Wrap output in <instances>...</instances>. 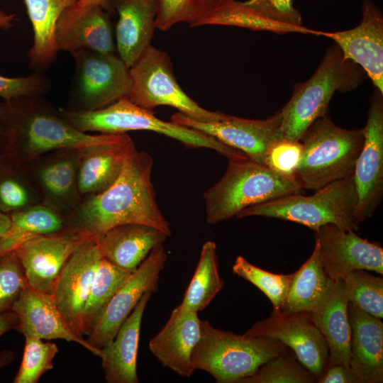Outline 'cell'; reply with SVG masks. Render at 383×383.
<instances>
[{"label": "cell", "mask_w": 383, "mask_h": 383, "mask_svg": "<svg viewBox=\"0 0 383 383\" xmlns=\"http://www.w3.org/2000/svg\"><path fill=\"white\" fill-rule=\"evenodd\" d=\"M152 165V157L138 151L132 141L115 182L104 192L83 198L66 218L67 225L94 235L116 226L139 223L170 236V224L155 200Z\"/></svg>", "instance_id": "6da1fadb"}, {"label": "cell", "mask_w": 383, "mask_h": 383, "mask_svg": "<svg viewBox=\"0 0 383 383\" xmlns=\"http://www.w3.org/2000/svg\"><path fill=\"white\" fill-rule=\"evenodd\" d=\"M2 106L9 131L8 159L19 167L52 150L84 149L128 136L127 133L91 135L82 132L42 96L3 101Z\"/></svg>", "instance_id": "7a4b0ae2"}, {"label": "cell", "mask_w": 383, "mask_h": 383, "mask_svg": "<svg viewBox=\"0 0 383 383\" xmlns=\"http://www.w3.org/2000/svg\"><path fill=\"white\" fill-rule=\"evenodd\" d=\"M366 76L359 65L344 57L335 43L328 48L313 75L294 86L291 98L279 110L283 140L298 141L315 120L328 112L336 91L357 88Z\"/></svg>", "instance_id": "3957f363"}, {"label": "cell", "mask_w": 383, "mask_h": 383, "mask_svg": "<svg viewBox=\"0 0 383 383\" xmlns=\"http://www.w3.org/2000/svg\"><path fill=\"white\" fill-rule=\"evenodd\" d=\"M221 179L204 193L206 221L228 220L244 209L292 194H303L296 176L280 174L248 157L228 160Z\"/></svg>", "instance_id": "277c9868"}, {"label": "cell", "mask_w": 383, "mask_h": 383, "mask_svg": "<svg viewBox=\"0 0 383 383\" xmlns=\"http://www.w3.org/2000/svg\"><path fill=\"white\" fill-rule=\"evenodd\" d=\"M287 350L279 340L238 335L201 322V334L192 353L194 370L209 373L218 383H239Z\"/></svg>", "instance_id": "5b68a950"}, {"label": "cell", "mask_w": 383, "mask_h": 383, "mask_svg": "<svg viewBox=\"0 0 383 383\" xmlns=\"http://www.w3.org/2000/svg\"><path fill=\"white\" fill-rule=\"evenodd\" d=\"M62 117L77 130L100 134H123L132 131H150L173 138L187 148H205L216 150L228 160L248 157L243 152L229 147L200 131L165 121L128 98L92 111L58 109Z\"/></svg>", "instance_id": "8992f818"}, {"label": "cell", "mask_w": 383, "mask_h": 383, "mask_svg": "<svg viewBox=\"0 0 383 383\" xmlns=\"http://www.w3.org/2000/svg\"><path fill=\"white\" fill-rule=\"evenodd\" d=\"M299 140L302 150L295 176L304 189L317 190L353 173L364 134L362 128L336 126L327 112L315 120Z\"/></svg>", "instance_id": "52a82bcc"}, {"label": "cell", "mask_w": 383, "mask_h": 383, "mask_svg": "<svg viewBox=\"0 0 383 383\" xmlns=\"http://www.w3.org/2000/svg\"><path fill=\"white\" fill-rule=\"evenodd\" d=\"M315 191L309 196L292 194L250 206L240 211L236 217L275 218L298 223L314 231L327 223L346 230H358L353 173Z\"/></svg>", "instance_id": "ba28073f"}, {"label": "cell", "mask_w": 383, "mask_h": 383, "mask_svg": "<svg viewBox=\"0 0 383 383\" xmlns=\"http://www.w3.org/2000/svg\"><path fill=\"white\" fill-rule=\"evenodd\" d=\"M131 86L128 99L150 111L160 106L177 109L187 116L202 122L221 120L225 113L211 111L191 99L178 84L169 55L152 45L129 68Z\"/></svg>", "instance_id": "9c48e42d"}, {"label": "cell", "mask_w": 383, "mask_h": 383, "mask_svg": "<svg viewBox=\"0 0 383 383\" xmlns=\"http://www.w3.org/2000/svg\"><path fill=\"white\" fill-rule=\"evenodd\" d=\"M74 62L67 109L92 111L128 98L129 67L118 55L82 49L71 53Z\"/></svg>", "instance_id": "30bf717a"}, {"label": "cell", "mask_w": 383, "mask_h": 383, "mask_svg": "<svg viewBox=\"0 0 383 383\" xmlns=\"http://www.w3.org/2000/svg\"><path fill=\"white\" fill-rule=\"evenodd\" d=\"M83 150H52L22 166L40 203L65 218L82 201L78 189V170Z\"/></svg>", "instance_id": "8fae6325"}, {"label": "cell", "mask_w": 383, "mask_h": 383, "mask_svg": "<svg viewBox=\"0 0 383 383\" xmlns=\"http://www.w3.org/2000/svg\"><path fill=\"white\" fill-rule=\"evenodd\" d=\"M362 131L364 144L353 171L359 226L373 216L383 198V93L375 87Z\"/></svg>", "instance_id": "7c38bea8"}, {"label": "cell", "mask_w": 383, "mask_h": 383, "mask_svg": "<svg viewBox=\"0 0 383 383\" xmlns=\"http://www.w3.org/2000/svg\"><path fill=\"white\" fill-rule=\"evenodd\" d=\"M170 121L210 135L265 165L270 148L283 140L280 111L265 119H246L226 114L218 121L202 122L177 112Z\"/></svg>", "instance_id": "4fadbf2b"}, {"label": "cell", "mask_w": 383, "mask_h": 383, "mask_svg": "<svg viewBox=\"0 0 383 383\" xmlns=\"http://www.w3.org/2000/svg\"><path fill=\"white\" fill-rule=\"evenodd\" d=\"M245 333L280 341L291 348L299 362L318 379L328 366L326 341L310 311L273 310L269 318L256 322Z\"/></svg>", "instance_id": "5bb4252c"}, {"label": "cell", "mask_w": 383, "mask_h": 383, "mask_svg": "<svg viewBox=\"0 0 383 383\" xmlns=\"http://www.w3.org/2000/svg\"><path fill=\"white\" fill-rule=\"evenodd\" d=\"M167 257L163 244L152 248L115 293L99 318L87 339L91 345L101 350L111 341L142 296L148 291H157L160 274Z\"/></svg>", "instance_id": "9a60e30c"}, {"label": "cell", "mask_w": 383, "mask_h": 383, "mask_svg": "<svg viewBox=\"0 0 383 383\" xmlns=\"http://www.w3.org/2000/svg\"><path fill=\"white\" fill-rule=\"evenodd\" d=\"M93 235L78 228L67 226L61 231L33 238L16 250L28 284L52 294L62 267L75 249Z\"/></svg>", "instance_id": "2e32d148"}, {"label": "cell", "mask_w": 383, "mask_h": 383, "mask_svg": "<svg viewBox=\"0 0 383 383\" xmlns=\"http://www.w3.org/2000/svg\"><path fill=\"white\" fill-rule=\"evenodd\" d=\"M94 235L73 252L55 282L52 296L70 328L83 337L82 315L101 259Z\"/></svg>", "instance_id": "e0dca14e"}, {"label": "cell", "mask_w": 383, "mask_h": 383, "mask_svg": "<svg viewBox=\"0 0 383 383\" xmlns=\"http://www.w3.org/2000/svg\"><path fill=\"white\" fill-rule=\"evenodd\" d=\"M323 269L333 279H343L355 270L383 274V248L333 223L315 231Z\"/></svg>", "instance_id": "ac0fdd59"}, {"label": "cell", "mask_w": 383, "mask_h": 383, "mask_svg": "<svg viewBox=\"0 0 383 383\" xmlns=\"http://www.w3.org/2000/svg\"><path fill=\"white\" fill-rule=\"evenodd\" d=\"M316 35L333 40L344 57L359 65L383 93V16L371 0L363 1L357 26L342 31L316 30Z\"/></svg>", "instance_id": "d6986e66"}, {"label": "cell", "mask_w": 383, "mask_h": 383, "mask_svg": "<svg viewBox=\"0 0 383 383\" xmlns=\"http://www.w3.org/2000/svg\"><path fill=\"white\" fill-rule=\"evenodd\" d=\"M18 316V331L42 340L62 339L81 345L100 357L101 351L76 334L60 313L52 294L36 290L29 285L11 308Z\"/></svg>", "instance_id": "ffe728a7"}, {"label": "cell", "mask_w": 383, "mask_h": 383, "mask_svg": "<svg viewBox=\"0 0 383 383\" xmlns=\"http://www.w3.org/2000/svg\"><path fill=\"white\" fill-rule=\"evenodd\" d=\"M198 313L177 306L163 328L150 340L149 349L165 367L189 377L194 372L191 356L201 334Z\"/></svg>", "instance_id": "44dd1931"}, {"label": "cell", "mask_w": 383, "mask_h": 383, "mask_svg": "<svg viewBox=\"0 0 383 383\" xmlns=\"http://www.w3.org/2000/svg\"><path fill=\"white\" fill-rule=\"evenodd\" d=\"M118 14L116 46L118 56L131 67L151 45L159 0H110Z\"/></svg>", "instance_id": "7402d4cb"}, {"label": "cell", "mask_w": 383, "mask_h": 383, "mask_svg": "<svg viewBox=\"0 0 383 383\" xmlns=\"http://www.w3.org/2000/svg\"><path fill=\"white\" fill-rule=\"evenodd\" d=\"M350 367L364 383L383 382V323L348 302Z\"/></svg>", "instance_id": "603a6c76"}, {"label": "cell", "mask_w": 383, "mask_h": 383, "mask_svg": "<svg viewBox=\"0 0 383 383\" xmlns=\"http://www.w3.org/2000/svg\"><path fill=\"white\" fill-rule=\"evenodd\" d=\"M94 236L102 257L132 272L153 248L169 237L154 227L139 223L116 226Z\"/></svg>", "instance_id": "cb8c5ba5"}, {"label": "cell", "mask_w": 383, "mask_h": 383, "mask_svg": "<svg viewBox=\"0 0 383 383\" xmlns=\"http://www.w3.org/2000/svg\"><path fill=\"white\" fill-rule=\"evenodd\" d=\"M348 302L343 281L332 280L321 299L310 311L313 323L326 341L328 366H350Z\"/></svg>", "instance_id": "d4e9b609"}, {"label": "cell", "mask_w": 383, "mask_h": 383, "mask_svg": "<svg viewBox=\"0 0 383 383\" xmlns=\"http://www.w3.org/2000/svg\"><path fill=\"white\" fill-rule=\"evenodd\" d=\"M152 292H146L120 326L113 339L101 349V365L108 383H138L137 355L141 321Z\"/></svg>", "instance_id": "484cf974"}, {"label": "cell", "mask_w": 383, "mask_h": 383, "mask_svg": "<svg viewBox=\"0 0 383 383\" xmlns=\"http://www.w3.org/2000/svg\"><path fill=\"white\" fill-rule=\"evenodd\" d=\"M109 15L102 7L94 5L70 22L57 25L55 37L59 50L72 53L88 49L113 53L116 45Z\"/></svg>", "instance_id": "4316f807"}, {"label": "cell", "mask_w": 383, "mask_h": 383, "mask_svg": "<svg viewBox=\"0 0 383 383\" xmlns=\"http://www.w3.org/2000/svg\"><path fill=\"white\" fill-rule=\"evenodd\" d=\"M132 141L128 135L119 141L83 150L78 170V189L82 199L104 192L115 182Z\"/></svg>", "instance_id": "83f0119b"}, {"label": "cell", "mask_w": 383, "mask_h": 383, "mask_svg": "<svg viewBox=\"0 0 383 383\" xmlns=\"http://www.w3.org/2000/svg\"><path fill=\"white\" fill-rule=\"evenodd\" d=\"M77 1L23 0L33 31V43L27 56L29 67L35 72H43L56 60L58 19L63 11Z\"/></svg>", "instance_id": "f1b7e54d"}, {"label": "cell", "mask_w": 383, "mask_h": 383, "mask_svg": "<svg viewBox=\"0 0 383 383\" xmlns=\"http://www.w3.org/2000/svg\"><path fill=\"white\" fill-rule=\"evenodd\" d=\"M9 216L10 227L0 236V257L33 238L58 232L67 226L62 214L42 204Z\"/></svg>", "instance_id": "f546056e"}, {"label": "cell", "mask_w": 383, "mask_h": 383, "mask_svg": "<svg viewBox=\"0 0 383 383\" xmlns=\"http://www.w3.org/2000/svg\"><path fill=\"white\" fill-rule=\"evenodd\" d=\"M331 279L322 265L316 240L310 257L293 273L282 312L311 311L326 292Z\"/></svg>", "instance_id": "4dcf8cb0"}, {"label": "cell", "mask_w": 383, "mask_h": 383, "mask_svg": "<svg viewBox=\"0 0 383 383\" xmlns=\"http://www.w3.org/2000/svg\"><path fill=\"white\" fill-rule=\"evenodd\" d=\"M216 257V245L208 240L204 243L194 274L179 306L198 313L204 310L221 290Z\"/></svg>", "instance_id": "1f68e13d"}, {"label": "cell", "mask_w": 383, "mask_h": 383, "mask_svg": "<svg viewBox=\"0 0 383 383\" xmlns=\"http://www.w3.org/2000/svg\"><path fill=\"white\" fill-rule=\"evenodd\" d=\"M132 272L101 257L82 315V335H89L115 293Z\"/></svg>", "instance_id": "d6a6232c"}, {"label": "cell", "mask_w": 383, "mask_h": 383, "mask_svg": "<svg viewBox=\"0 0 383 383\" xmlns=\"http://www.w3.org/2000/svg\"><path fill=\"white\" fill-rule=\"evenodd\" d=\"M39 204L23 167L9 162L0 170V211L9 215Z\"/></svg>", "instance_id": "836d02e7"}, {"label": "cell", "mask_w": 383, "mask_h": 383, "mask_svg": "<svg viewBox=\"0 0 383 383\" xmlns=\"http://www.w3.org/2000/svg\"><path fill=\"white\" fill-rule=\"evenodd\" d=\"M348 301L367 313L383 317V279L364 270H353L342 279Z\"/></svg>", "instance_id": "e575fe53"}, {"label": "cell", "mask_w": 383, "mask_h": 383, "mask_svg": "<svg viewBox=\"0 0 383 383\" xmlns=\"http://www.w3.org/2000/svg\"><path fill=\"white\" fill-rule=\"evenodd\" d=\"M229 0H159L156 28L167 30L179 23H197Z\"/></svg>", "instance_id": "d590c367"}, {"label": "cell", "mask_w": 383, "mask_h": 383, "mask_svg": "<svg viewBox=\"0 0 383 383\" xmlns=\"http://www.w3.org/2000/svg\"><path fill=\"white\" fill-rule=\"evenodd\" d=\"M253 13L267 23L277 33H316L303 26L300 12L293 6V0H248L242 2Z\"/></svg>", "instance_id": "8d00e7d4"}, {"label": "cell", "mask_w": 383, "mask_h": 383, "mask_svg": "<svg viewBox=\"0 0 383 383\" xmlns=\"http://www.w3.org/2000/svg\"><path fill=\"white\" fill-rule=\"evenodd\" d=\"M318 379L285 350L262 365L239 383H313Z\"/></svg>", "instance_id": "74e56055"}, {"label": "cell", "mask_w": 383, "mask_h": 383, "mask_svg": "<svg viewBox=\"0 0 383 383\" xmlns=\"http://www.w3.org/2000/svg\"><path fill=\"white\" fill-rule=\"evenodd\" d=\"M23 358L13 383H37L41 376L54 367L53 360L59 349L50 341L25 334Z\"/></svg>", "instance_id": "f35d334b"}, {"label": "cell", "mask_w": 383, "mask_h": 383, "mask_svg": "<svg viewBox=\"0 0 383 383\" xmlns=\"http://www.w3.org/2000/svg\"><path fill=\"white\" fill-rule=\"evenodd\" d=\"M233 272L248 280L270 300L273 310L279 311L287 294L293 273L274 274L250 263L243 257L238 256L232 267Z\"/></svg>", "instance_id": "ab89813d"}, {"label": "cell", "mask_w": 383, "mask_h": 383, "mask_svg": "<svg viewBox=\"0 0 383 383\" xmlns=\"http://www.w3.org/2000/svg\"><path fill=\"white\" fill-rule=\"evenodd\" d=\"M28 282L15 250L0 257V313L11 311Z\"/></svg>", "instance_id": "60d3db41"}, {"label": "cell", "mask_w": 383, "mask_h": 383, "mask_svg": "<svg viewBox=\"0 0 383 383\" xmlns=\"http://www.w3.org/2000/svg\"><path fill=\"white\" fill-rule=\"evenodd\" d=\"M50 87L48 76L42 72L13 78L0 75V97L4 101L21 96H43Z\"/></svg>", "instance_id": "b9f144b4"}, {"label": "cell", "mask_w": 383, "mask_h": 383, "mask_svg": "<svg viewBox=\"0 0 383 383\" xmlns=\"http://www.w3.org/2000/svg\"><path fill=\"white\" fill-rule=\"evenodd\" d=\"M302 146L299 140H282L269 150L265 165L272 170L285 176H295L298 170Z\"/></svg>", "instance_id": "7bdbcfd3"}, {"label": "cell", "mask_w": 383, "mask_h": 383, "mask_svg": "<svg viewBox=\"0 0 383 383\" xmlns=\"http://www.w3.org/2000/svg\"><path fill=\"white\" fill-rule=\"evenodd\" d=\"M318 383H364L360 376L350 367L343 365H329Z\"/></svg>", "instance_id": "ee69618b"}, {"label": "cell", "mask_w": 383, "mask_h": 383, "mask_svg": "<svg viewBox=\"0 0 383 383\" xmlns=\"http://www.w3.org/2000/svg\"><path fill=\"white\" fill-rule=\"evenodd\" d=\"M94 5L102 7L110 14L114 11L110 0H77L74 4L63 11L58 19L57 26L70 22L83 9Z\"/></svg>", "instance_id": "f6af8a7d"}, {"label": "cell", "mask_w": 383, "mask_h": 383, "mask_svg": "<svg viewBox=\"0 0 383 383\" xmlns=\"http://www.w3.org/2000/svg\"><path fill=\"white\" fill-rule=\"evenodd\" d=\"M9 131L0 101V170L9 162L8 159Z\"/></svg>", "instance_id": "bcb514c9"}, {"label": "cell", "mask_w": 383, "mask_h": 383, "mask_svg": "<svg viewBox=\"0 0 383 383\" xmlns=\"http://www.w3.org/2000/svg\"><path fill=\"white\" fill-rule=\"evenodd\" d=\"M18 328V318L13 311L0 313V337L7 331Z\"/></svg>", "instance_id": "7dc6e473"}, {"label": "cell", "mask_w": 383, "mask_h": 383, "mask_svg": "<svg viewBox=\"0 0 383 383\" xmlns=\"http://www.w3.org/2000/svg\"><path fill=\"white\" fill-rule=\"evenodd\" d=\"M17 21L15 13H6L0 10V29H9L13 26L14 21Z\"/></svg>", "instance_id": "c3c4849f"}, {"label": "cell", "mask_w": 383, "mask_h": 383, "mask_svg": "<svg viewBox=\"0 0 383 383\" xmlns=\"http://www.w3.org/2000/svg\"><path fill=\"white\" fill-rule=\"evenodd\" d=\"M15 359L11 350H4L0 352V369L11 364Z\"/></svg>", "instance_id": "681fc988"}, {"label": "cell", "mask_w": 383, "mask_h": 383, "mask_svg": "<svg viewBox=\"0 0 383 383\" xmlns=\"http://www.w3.org/2000/svg\"><path fill=\"white\" fill-rule=\"evenodd\" d=\"M11 225V219L8 214L0 211V236L3 235Z\"/></svg>", "instance_id": "f907efd6"}]
</instances>
